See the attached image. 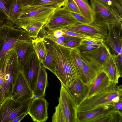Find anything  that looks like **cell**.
Returning a JSON list of instances; mask_svg holds the SVG:
<instances>
[{
  "instance_id": "cell-47",
  "label": "cell",
  "mask_w": 122,
  "mask_h": 122,
  "mask_svg": "<svg viewBox=\"0 0 122 122\" xmlns=\"http://www.w3.org/2000/svg\"></svg>"
},
{
  "instance_id": "cell-22",
  "label": "cell",
  "mask_w": 122,
  "mask_h": 122,
  "mask_svg": "<svg viewBox=\"0 0 122 122\" xmlns=\"http://www.w3.org/2000/svg\"><path fill=\"white\" fill-rule=\"evenodd\" d=\"M48 84L47 73L46 68L41 64L33 92V98L44 97L45 96L46 89Z\"/></svg>"
},
{
  "instance_id": "cell-12",
  "label": "cell",
  "mask_w": 122,
  "mask_h": 122,
  "mask_svg": "<svg viewBox=\"0 0 122 122\" xmlns=\"http://www.w3.org/2000/svg\"><path fill=\"white\" fill-rule=\"evenodd\" d=\"M49 103L44 97L33 98L28 109V114L36 122H44L48 118L47 109Z\"/></svg>"
},
{
  "instance_id": "cell-41",
  "label": "cell",
  "mask_w": 122,
  "mask_h": 122,
  "mask_svg": "<svg viewBox=\"0 0 122 122\" xmlns=\"http://www.w3.org/2000/svg\"><path fill=\"white\" fill-rule=\"evenodd\" d=\"M81 40H70L65 41V46L70 48L77 47L80 44Z\"/></svg>"
},
{
  "instance_id": "cell-27",
  "label": "cell",
  "mask_w": 122,
  "mask_h": 122,
  "mask_svg": "<svg viewBox=\"0 0 122 122\" xmlns=\"http://www.w3.org/2000/svg\"><path fill=\"white\" fill-rule=\"evenodd\" d=\"M122 114L118 111H111L96 119L94 122H122Z\"/></svg>"
},
{
  "instance_id": "cell-40",
  "label": "cell",
  "mask_w": 122,
  "mask_h": 122,
  "mask_svg": "<svg viewBox=\"0 0 122 122\" xmlns=\"http://www.w3.org/2000/svg\"><path fill=\"white\" fill-rule=\"evenodd\" d=\"M62 30L64 32V34L76 37L81 39L89 37H91L87 35L78 32L66 30Z\"/></svg>"
},
{
  "instance_id": "cell-3",
  "label": "cell",
  "mask_w": 122,
  "mask_h": 122,
  "mask_svg": "<svg viewBox=\"0 0 122 122\" xmlns=\"http://www.w3.org/2000/svg\"><path fill=\"white\" fill-rule=\"evenodd\" d=\"M122 85L112 82L105 90L86 98L77 107L78 111H87L108 103H115L122 100Z\"/></svg>"
},
{
  "instance_id": "cell-35",
  "label": "cell",
  "mask_w": 122,
  "mask_h": 122,
  "mask_svg": "<svg viewBox=\"0 0 122 122\" xmlns=\"http://www.w3.org/2000/svg\"><path fill=\"white\" fill-rule=\"evenodd\" d=\"M65 5L71 12L80 14L77 5L74 0H66Z\"/></svg>"
},
{
  "instance_id": "cell-1",
  "label": "cell",
  "mask_w": 122,
  "mask_h": 122,
  "mask_svg": "<svg viewBox=\"0 0 122 122\" xmlns=\"http://www.w3.org/2000/svg\"><path fill=\"white\" fill-rule=\"evenodd\" d=\"M20 70L16 52L11 48L0 59V104L12 97Z\"/></svg>"
},
{
  "instance_id": "cell-16",
  "label": "cell",
  "mask_w": 122,
  "mask_h": 122,
  "mask_svg": "<svg viewBox=\"0 0 122 122\" xmlns=\"http://www.w3.org/2000/svg\"><path fill=\"white\" fill-rule=\"evenodd\" d=\"M16 52L20 70L23 67L32 53L35 51L32 41H22L16 42L12 47Z\"/></svg>"
},
{
  "instance_id": "cell-21",
  "label": "cell",
  "mask_w": 122,
  "mask_h": 122,
  "mask_svg": "<svg viewBox=\"0 0 122 122\" xmlns=\"http://www.w3.org/2000/svg\"><path fill=\"white\" fill-rule=\"evenodd\" d=\"M102 70L107 75L111 81L117 84L120 77H122L116 64L114 55L110 54L102 66Z\"/></svg>"
},
{
  "instance_id": "cell-9",
  "label": "cell",
  "mask_w": 122,
  "mask_h": 122,
  "mask_svg": "<svg viewBox=\"0 0 122 122\" xmlns=\"http://www.w3.org/2000/svg\"><path fill=\"white\" fill-rule=\"evenodd\" d=\"M62 30L104 40L106 38L108 34V28L106 24L96 19H94V21L88 24L78 23Z\"/></svg>"
},
{
  "instance_id": "cell-19",
  "label": "cell",
  "mask_w": 122,
  "mask_h": 122,
  "mask_svg": "<svg viewBox=\"0 0 122 122\" xmlns=\"http://www.w3.org/2000/svg\"><path fill=\"white\" fill-rule=\"evenodd\" d=\"M68 90L78 107L87 97L89 92V85L84 83L79 79Z\"/></svg>"
},
{
  "instance_id": "cell-30",
  "label": "cell",
  "mask_w": 122,
  "mask_h": 122,
  "mask_svg": "<svg viewBox=\"0 0 122 122\" xmlns=\"http://www.w3.org/2000/svg\"><path fill=\"white\" fill-rule=\"evenodd\" d=\"M66 0H35L30 5H44L57 8L64 6Z\"/></svg>"
},
{
  "instance_id": "cell-45",
  "label": "cell",
  "mask_w": 122,
  "mask_h": 122,
  "mask_svg": "<svg viewBox=\"0 0 122 122\" xmlns=\"http://www.w3.org/2000/svg\"><path fill=\"white\" fill-rule=\"evenodd\" d=\"M51 33L54 36L57 38H60L64 34V32L61 30H55Z\"/></svg>"
},
{
  "instance_id": "cell-33",
  "label": "cell",
  "mask_w": 122,
  "mask_h": 122,
  "mask_svg": "<svg viewBox=\"0 0 122 122\" xmlns=\"http://www.w3.org/2000/svg\"><path fill=\"white\" fill-rule=\"evenodd\" d=\"M14 0H0V9L7 15L9 19L10 9Z\"/></svg>"
},
{
  "instance_id": "cell-29",
  "label": "cell",
  "mask_w": 122,
  "mask_h": 122,
  "mask_svg": "<svg viewBox=\"0 0 122 122\" xmlns=\"http://www.w3.org/2000/svg\"><path fill=\"white\" fill-rule=\"evenodd\" d=\"M45 24L42 22H37L31 25L23 26L21 28L26 31L30 37L33 39H34L37 37L39 31Z\"/></svg>"
},
{
  "instance_id": "cell-10",
  "label": "cell",
  "mask_w": 122,
  "mask_h": 122,
  "mask_svg": "<svg viewBox=\"0 0 122 122\" xmlns=\"http://www.w3.org/2000/svg\"><path fill=\"white\" fill-rule=\"evenodd\" d=\"M59 105L64 115L65 122H77V107L68 90L61 83Z\"/></svg>"
},
{
  "instance_id": "cell-38",
  "label": "cell",
  "mask_w": 122,
  "mask_h": 122,
  "mask_svg": "<svg viewBox=\"0 0 122 122\" xmlns=\"http://www.w3.org/2000/svg\"><path fill=\"white\" fill-rule=\"evenodd\" d=\"M46 39L63 46H65L64 43L59 38H57L54 36L51 33H48L44 36Z\"/></svg>"
},
{
  "instance_id": "cell-18",
  "label": "cell",
  "mask_w": 122,
  "mask_h": 122,
  "mask_svg": "<svg viewBox=\"0 0 122 122\" xmlns=\"http://www.w3.org/2000/svg\"><path fill=\"white\" fill-rule=\"evenodd\" d=\"M81 54L83 63L84 83L89 85L102 70V67L94 63L89 58Z\"/></svg>"
},
{
  "instance_id": "cell-34",
  "label": "cell",
  "mask_w": 122,
  "mask_h": 122,
  "mask_svg": "<svg viewBox=\"0 0 122 122\" xmlns=\"http://www.w3.org/2000/svg\"><path fill=\"white\" fill-rule=\"evenodd\" d=\"M115 7L122 15V0H97Z\"/></svg>"
},
{
  "instance_id": "cell-14",
  "label": "cell",
  "mask_w": 122,
  "mask_h": 122,
  "mask_svg": "<svg viewBox=\"0 0 122 122\" xmlns=\"http://www.w3.org/2000/svg\"><path fill=\"white\" fill-rule=\"evenodd\" d=\"M12 97L15 100L21 102L33 98V92L22 70H20L19 72L14 92Z\"/></svg>"
},
{
  "instance_id": "cell-4",
  "label": "cell",
  "mask_w": 122,
  "mask_h": 122,
  "mask_svg": "<svg viewBox=\"0 0 122 122\" xmlns=\"http://www.w3.org/2000/svg\"><path fill=\"white\" fill-rule=\"evenodd\" d=\"M56 8L44 5L23 6L14 26L19 28L39 22L46 24Z\"/></svg>"
},
{
  "instance_id": "cell-8",
  "label": "cell",
  "mask_w": 122,
  "mask_h": 122,
  "mask_svg": "<svg viewBox=\"0 0 122 122\" xmlns=\"http://www.w3.org/2000/svg\"><path fill=\"white\" fill-rule=\"evenodd\" d=\"M32 99L23 102L15 101L12 97L4 100L0 105V122H10L22 113L27 112Z\"/></svg>"
},
{
  "instance_id": "cell-46",
  "label": "cell",
  "mask_w": 122,
  "mask_h": 122,
  "mask_svg": "<svg viewBox=\"0 0 122 122\" xmlns=\"http://www.w3.org/2000/svg\"><path fill=\"white\" fill-rule=\"evenodd\" d=\"M23 6L30 5L35 0H20Z\"/></svg>"
},
{
  "instance_id": "cell-20",
  "label": "cell",
  "mask_w": 122,
  "mask_h": 122,
  "mask_svg": "<svg viewBox=\"0 0 122 122\" xmlns=\"http://www.w3.org/2000/svg\"><path fill=\"white\" fill-rule=\"evenodd\" d=\"M112 82L106 74L101 70L89 85V90L87 97L94 95L105 90L111 84Z\"/></svg>"
},
{
  "instance_id": "cell-13",
  "label": "cell",
  "mask_w": 122,
  "mask_h": 122,
  "mask_svg": "<svg viewBox=\"0 0 122 122\" xmlns=\"http://www.w3.org/2000/svg\"><path fill=\"white\" fill-rule=\"evenodd\" d=\"M41 65V63L34 51L25 65L22 70L33 92Z\"/></svg>"
},
{
  "instance_id": "cell-44",
  "label": "cell",
  "mask_w": 122,
  "mask_h": 122,
  "mask_svg": "<svg viewBox=\"0 0 122 122\" xmlns=\"http://www.w3.org/2000/svg\"><path fill=\"white\" fill-rule=\"evenodd\" d=\"M114 105L116 110L122 113V100L115 103Z\"/></svg>"
},
{
  "instance_id": "cell-2",
  "label": "cell",
  "mask_w": 122,
  "mask_h": 122,
  "mask_svg": "<svg viewBox=\"0 0 122 122\" xmlns=\"http://www.w3.org/2000/svg\"><path fill=\"white\" fill-rule=\"evenodd\" d=\"M52 46L56 76L61 83L69 90L79 79L73 64L71 48L54 42Z\"/></svg>"
},
{
  "instance_id": "cell-39",
  "label": "cell",
  "mask_w": 122,
  "mask_h": 122,
  "mask_svg": "<svg viewBox=\"0 0 122 122\" xmlns=\"http://www.w3.org/2000/svg\"><path fill=\"white\" fill-rule=\"evenodd\" d=\"M97 46L88 45H81L77 47L81 52H86L92 51Z\"/></svg>"
},
{
  "instance_id": "cell-25",
  "label": "cell",
  "mask_w": 122,
  "mask_h": 122,
  "mask_svg": "<svg viewBox=\"0 0 122 122\" xmlns=\"http://www.w3.org/2000/svg\"><path fill=\"white\" fill-rule=\"evenodd\" d=\"M74 0L77 5L80 14L91 22L94 21L93 12L88 0Z\"/></svg>"
},
{
  "instance_id": "cell-15",
  "label": "cell",
  "mask_w": 122,
  "mask_h": 122,
  "mask_svg": "<svg viewBox=\"0 0 122 122\" xmlns=\"http://www.w3.org/2000/svg\"><path fill=\"white\" fill-rule=\"evenodd\" d=\"M115 103H108L87 111H77V122H94L96 119L108 112L113 110L116 111Z\"/></svg>"
},
{
  "instance_id": "cell-11",
  "label": "cell",
  "mask_w": 122,
  "mask_h": 122,
  "mask_svg": "<svg viewBox=\"0 0 122 122\" xmlns=\"http://www.w3.org/2000/svg\"><path fill=\"white\" fill-rule=\"evenodd\" d=\"M107 25L108 34L105 42L112 54L117 55L122 53V24Z\"/></svg>"
},
{
  "instance_id": "cell-32",
  "label": "cell",
  "mask_w": 122,
  "mask_h": 122,
  "mask_svg": "<svg viewBox=\"0 0 122 122\" xmlns=\"http://www.w3.org/2000/svg\"><path fill=\"white\" fill-rule=\"evenodd\" d=\"M55 109V112L52 117V122H65L64 115L59 105L58 104Z\"/></svg>"
},
{
  "instance_id": "cell-6",
  "label": "cell",
  "mask_w": 122,
  "mask_h": 122,
  "mask_svg": "<svg viewBox=\"0 0 122 122\" xmlns=\"http://www.w3.org/2000/svg\"><path fill=\"white\" fill-rule=\"evenodd\" d=\"M94 19L104 22L107 25L122 24V15L115 7L97 0H90Z\"/></svg>"
},
{
  "instance_id": "cell-43",
  "label": "cell",
  "mask_w": 122,
  "mask_h": 122,
  "mask_svg": "<svg viewBox=\"0 0 122 122\" xmlns=\"http://www.w3.org/2000/svg\"><path fill=\"white\" fill-rule=\"evenodd\" d=\"M27 112H24L15 117L10 121V122H20L26 115L28 114Z\"/></svg>"
},
{
  "instance_id": "cell-26",
  "label": "cell",
  "mask_w": 122,
  "mask_h": 122,
  "mask_svg": "<svg viewBox=\"0 0 122 122\" xmlns=\"http://www.w3.org/2000/svg\"><path fill=\"white\" fill-rule=\"evenodd\" d=\"M20 0H15L10 9L9 19L10 25L14 26L22 10Z\"/></svg>"
},
{
  "instance_id": "cell-42",
  "label": "cell",
  "mask_w": 122,
  "mask_h": 122,
  "mask_svg": "<svg viewBox=\"0 0 122 122\" xmlns=\"http://www.w3.org/2000/svg\"><path fill=\"white\" fill-rule=\"evenodd\" d=\"M114 55L116 64L120 74L122 76V53Z\"/></svg>"
},
{
  "instance_id": "cell-31",
  "label": "cell",
  "mask_w": 122,
  "mask_h": 122,
  "mask_svg": "<svg viewBox=\"0 0 122 122\" xmlns=\"http://www.w3.org/2000/svg\"><path fill=\"white\" fill-rule=\"evenodd\" d=\"M104 40L102 39L89 37L81 39L80 45H88L97 46L102 44Z\"/></svg>"
},
{
  "instance_id": "cell-36",
  "label": "cell",
  "mask_w": 122,
  "mask_h": 122,
  "mask_svg": "<svg viewBox=\"0 0 122 122\" xmlns=\"http://www.w3.org/2000/svg\"><path fill=\"white\" fill-rule=\"evenodd\" d=\"M71 12L75 20L79 23L82 24H87L92 22L80 14Z\"/></svg>"
},
{
  "instance_id": "cell-28",
  "label": "cell",
  "mask_w": 122,
  "mask_h": 122,
  "mask_svg": "<svg viewBox=\"0 0 122 122\" xmlns=\"http://www.w3.org/2000/svg\"><path fill=\"white\" fill-rule=\"evenodd\" d=\"M52 44L51 43H49L46 44L48 50L47 55L44 62L41 64L44 67L49 70L56 75L55 66L52 53Z\"/></svg>"
},
{
  "instance_id": "cell-37",
  "label": "cell",
  "mask_w": 122,
  "mask_h": 122,
  "mask_svg": "<svg viewBox=\"0 0 122 122\" xmlns=\"http://www.w3.org/2000/svg\"><path fill=\"white\" fill-rule=\"evenodd\" d=\"M6 25H10L9 18L0 9V28Z\"/></svg>"
},
{
  "instance_id": "cell-23",
  "label": "cell",
  "mask_w": 122,
  "mask_h": 122,
  "mask_svg": "<svg viewBox=\"0 0 122 122\" xmlns=\"http://www.w3.org/2000/svg\"><path fill=\"white\" fill-rule=\"evenodd\" d=\"M32 42L35 51L39 61L42 64L44 61L48 51L45 38L44 36L37 37L35 39H32Z\"/></svg>"
},
{
  "instance_id": "cell-17",
  "label": "cell",
  "mask_w": 122,
  "mask_h": 122,
  "mask_svg": "<svg viewBox=\"0 0 122 122\" xmlns=\"http://www.w3.org/2000/svg\"><path fill=\"white\" fill-rule=\"evenodd\" d=\"M93 62L101 66H102L108 56L112 54L110 49L104 40L101 45L93 51L86 52H81Z\"/></svg>"
},
{
  "instance_id": "cell-5",
  "label": "cell",
  "mask_w": 122,
  "mask_h": 122,
  "mask_svg": "<svg viewBox=\"0 0 122 122\" xmlns=\"http://www.w3.org/2000/svg\"><path fill=\"white\" fill-rule=\"evenodd\" d=\"M32 39L25 30L16 27L5 25L0 28V59L17 42L32 41Z\"/></svg>"
},
{
  "instance_id": "cell-7",
  "label": "cell",
  "mask_w": 122,
  "mask_h": 122,
  "mask_svg": "<svg viewBox=\"0 0 122 122\" xmlns=\"http://www.w3.org/2000/svg\"><path fill=\"white\" fill-rule=\"evenodd\" d=\"M78 23L65 5L56 9L43 27L46 28L51 33Z\"/></svg>"
},
{
  "instance_id": "cell-24",
  "label": "cell",
  "mask_w": 122,
  "mask_h": 122,
  "mask_svg": "<svg viewBox=\"0 0 122 122\" xmlns=\"http://www.w3.org/2000/svg\"><path fill=\"white\" fill-rule=\"evenodd\" d=\"M70 52L73 64L79 79L85 83L81 52L77 47H75L71 48Z\"/></svg>"
}]
</instances>
